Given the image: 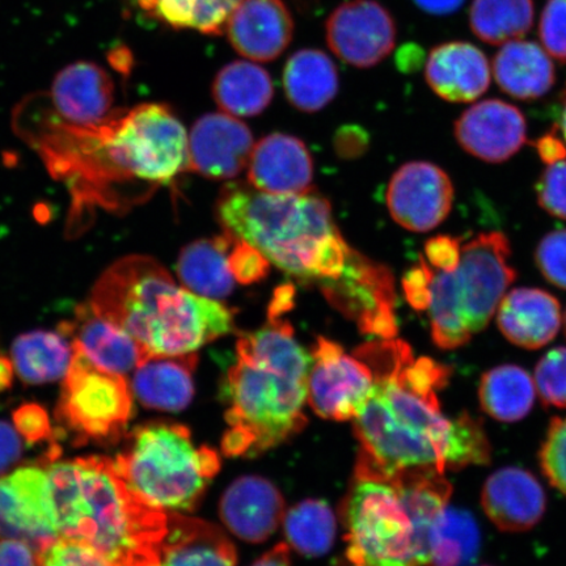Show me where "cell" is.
Wrapping results in <instances>:
<instances>
[{"label":"cell","instance_id":"cell-1","mask_svg":"<svg viewBox=\"0 0 566 566\" xmlns=\"http://www.w3.org/2000/svg\"><path fill=\"white\" fill-rule=\"evenodd\" d=\"M354 356L369 365L374 386L354 419L359 441L356 478L388 480L421 469L458 471L491 462L484 424L467 412L442 413L438 392L448 386L449 366L416 359L401 339H379Z\"/></svg>","mask_w":566,"mask_h":566},{"label":"cell","instance_id":"cell-2","mask_svg":"<svg viewBox=\"0 0 566 566\" xmlns=\"http://www.w3.org/2000/svg\"><path fill=\"white\" fill-rule=\"evenodd\" d=\"M20 129L49 172L69 188L76 210L126 208L125 189L132 195L136 187L168 186L188 169L186 127L165 104L112 112L91 125L41 117Z\"/></svg>","mask_w":566,"mask_h":566},{"label":"cell","instance_id":"cell-3","mask_svg":"<svg viewBox=\"0 0 566 566\" xmlns=\"http://www.w3.org/2000/svg\"><path fill=\"white\" fill-rule=\"evenodd\" d=\"M216 211L224 233L253 245L295 280L313 283L337 310L356 300L378 271L379 264L345 242L329 202L313 190L269 195L229 182Z\"/></svg>","mask_w":566,"mask_h":566},{"label":"cell","instance_id":"cell-4","mask_svg":"<svg viewBox=\"0 0 566 566\" xmlns=\"http://www.w3.org/2000/svg\"><path fill=\"white\" fill-rule=\"evenodd\" d=\"M310 354L285 318L269 315L263 328L239 338L237 363L228 374V457H256L306 427Z\"/></svg>","mask_w":566,"mask_h":566},{"label":"cell","instance_id":"cell-5","mask_svg":"<svg viewBox=\"0 0 566 566\" xmlns=\"http://www.w3.org/2000/svg\"><path fill=\"white\" fill-rule=\"evenodd\" d=\"M90 306L118 325L148 356H184L231 334L232 310L176 285L157 260L132 254L112 264L92 289Z\"/></svg>","mask_w":566,"mask_h":566},{"label":"cell","instance_id":"cell-6","mask_svg":"<svg viewBox=\"0 0 566 566\" xmlns=\"http://www.w3.org/2000/svg\"><path fill=\"white\" fill-rule=\"evenodd\" d=\"M42 465L52 481L61 537L88 544L112 566L157 554L169 513L134 493L115 459H55Z\"/></svg>","mask_w":566,"mask_h":566},{"label":"cell","instance_id":"cell-7","mask_svg":"<svg viewBox=\"0 0 566 566\" xmlns=\"http://www.w3.org/2000/svg\"><path fill=\"white\" fill-rule=\"evenodd\" d=\"M444 472L409 470L388 480L357 479L344 504L353 566H428L431 526L451 497Z\"/></svg>","mask_w":566,"mask_h":566},{"label":"cell","instance_id":"cell-8","mask_svg":"<svg viewBox=\"0 0 566 566\" xmlns=\"http://www.w3.org/2000/svg\"><path fill=\"white\" fill-rule=\"evenodd\" d=\"M125 441L115 459L119 475L148 505L167 513L193 511L221 469L218 452L197 448L180 423L140 424Z\"/></svg>","mask_w":566,"mask_h":566},{"label":"cell","instance_id":"cell-9","mask_svg":"<svg viewBox=\"0 0 566 566\" xmlns=\"http://www.w3.org/2000/svg\"><path fill=\"white\" fill-rule=\"evenodd\" d=\"M511 256V242L504 233L483 232L462 245L455 271L436 272L429 317L438 348L458 349L490 325L516 280Z\"/></svg>","mask_w":566,"mask_h":566},{"label":"cell","instance_id":"cell-10","mask_svg":"<svg viewBox=\"0 0 566 566\" xmlns=\"http://www.w3.org/2000/svg\"><path fill=\"white\" fill-rule=\"evenodd\" d=\"M56 420L81 443H115L125 437L133 415V391L125 375L98 369L74 350Z\"/></svg>","mask_w":566,"mask_h":566},{"label":"cell","instance_id":"cell-11","mask_svg":"<svg viewBox=\"0 0 566 566\" xmlns=\"http://www.w3.org/2000/svg\"><path fill=\"white\" fill-rule=\"evenodd\" d=\"M311 356L307 401L325 420H354L366 405L374 386L373 371L363 359L342 346L318 337Z\"/></svg>","mask_w":566,"mask_h":566},{"label":"cell","instance_id":"cell-12","mask_svg":"<svg viewBox=\"0 0 566 566\" xmlns=\"http://www.w3.org/2000/svg\"><path fill=\"white\" fill-rule=\"evenodd\" d=\"M0 536L39 551L59 539V513L44 465H23L0 476Z\"/></svg>","mask_w":566,"mask_h":566},{"label":"cell","instance_id":"cell-13","mask_svg":"<svg viewBox=\"0 0 566 566\" xmlns=\"http://www.w3.org/2000/svg\"><path fill=\"white\" fill-rule=\"evenodd\" d=\"M395 20L375 0H349L325 24L328 46L348 65L367 69L385 61L396 44Z\"/></svg>","mask_w":566,"mask_h":566},{"label":"cell","instance_id":"cell-14","mask_svg":"<svg viewBox=\"0 0 566 566\" xmlns=\"http://www.w3.org/2000/svg\"><path fill=\"white\" fill-rule=\"evenodd\" d=\"M454 195V186L442 168L429 161H410L389 181L387 207L402 229L428 232L449 217Z\"/></svg>","mask_w":566,"mask_h":566},{"label":"cell","instance_id":"cell-15","mask_svg":"<svg viewBox=\"0 0 566 566\" xmlns=\"http://www.w3.org/2000/svg\"><path fill=\"white\" fill-rule=\"evenodd\" d=\"M248 126L228 113H210L193 125L188 137V171L210 180H230L244 171L253 150Z\"/></svg>","mask_w":566,"mask_h":566},{"label":"cell","instance_id":"cell-16","mask_svg":"<svg viewBox=\"0 0 566 566\" xmlns=\"http://www.w3.org/2000/svg\"><path fill=\"white\" fill-rule=\"evenodd\" d=\"M454 133L458 144L472 157L502 163L525 145L527 123L516 106L490 98L465 109L457 119Z\"/></svg>","mask_w":566,"mask_h":566},{"label":"cell","instance_id":"cell-17","mask_svg":"<svg viewBox=\"0 0 566 566\" xmlns=\"http://www.w3.org/2000/svg\"><path fill=\"white\" fill-rule=\"evenodd\" d=\"M224 33L244 59L271 62L292 42L294 20L283 0H242L232 12Z\"/></svg>","mask_w":566,"mask_h":566},{"label":"cell","instance_id":"cell-18","mask_svg":"<svg viewBox=\"0 0 566 566\" xmlns=\"http://www.w3.org/2000/svg\"><path fill=\"white\" fill-rule=\"evenodd\" d=\"M59 331L70 339L75 352L105 371L126 375L148 357L136 339L97 315L90 303L77 306L73 321L63 322Z\"/></svg>","mask_w":566,"mask_h":566},{"label":"cell","instance_id":"cell-19","mask_svg":"<svg viewBox=\"0 0 566 566\" xmlns=\"http://www.w3.org/2000/svg\"><path fill=\"white\" fill-rule=\"evenodd\" d=\"M313 158L306 145L286 134H272L254 145L248 163V184L269 195L311 192Z\"/></svg>","mask_w":566,"mask_h":566},{"label":"cell","instance_id":"cell-20","mask_svg":"<svg viewBox=\"0 0 566 566\" xmlns=\"http://www.w3.org/2000/svg\"><path fill=\"white\" fill-rule=\"evenodd\" d=\"M481 505L495 527L505 533H523L541 522L547 497L533 473L506 467L485 481Z\"/></svg>","mask_w":566,"mask_h":566},{"label":"cell","instance_id":"cell-21","mask_svg":"<svg viewBox=\"0 0 566 566\" xmlns=\"http://www.w3.org/2000/svg\"><path fill=\"white\" fill-rule=\"evenodd\" d=\"M219 512L233 535L248 543H263L285 518V500L271 481L244 476L224 492Z\"/></svg>","mask_w":566,"mask_h":566},{"label":"cell","instance_id":"cell-22","mask_svg":"<svg viewBox=\"0 0 566 566\" xmlns=\"http://www.w3.org/2000/svg\"><path fill=\"white\" fill-rule=\"evenodd\" d=\"M424 80L446 102L472 103L491 86L490 61L470 42H444L431 49Z\"/></svg>","mask_w":566,"mask_h":566},{"label":"cell","instance_id":"cell-23","mask_svg":"<svg viewBox=\"0 0 566 566\" xmlns=\"http://www.w3.org/2000/svg\"><path fill=\"white\" fill-rule=\"evenodd\" d=\"M52 102L59 116L67 123H101L113 112L115 83L96 63L76 62L55 76Z\"/></svg>","mask_w":566,"mask_h":566},{"label":"cell","instance_id":"cell-24","mask_svg":"<svg viewBox=\"0 0 566 566\" xmlns=\"http://www.w3.org/2000/svg\"><path fill=\"white\" fill-rule=\"evenodd\" d=\"M562 323L560 302L542 289H514L499 304L497 324L502 335L523 349L536 350L549 344Z\"/></svg>","mask_w":566,"mask_h":566},{"label":"cell","instance_id":"cell-25","mask_svg":"<svg viewBox=\"0 0 566 566\" xmlns=\"http://www.w3.org/2000/svg\"><path fill=\"white\" fill-rule=\"evenodd\" d=\"M158 566H237V551L221 528L177 513L158 546Z\"/></svg>","mask_w":566,"mask_h":566},{"label":"cell","instance_id":"cell-26","mask_svg":"<svg viewBox=\"0 0 566 566\" xmlns=\"http://www.w3.org/2000/svg\"><path fill=\"white\" fill-rule=\"evenodd\" d=\"M196 353L184 356H148L134 370L132 391L142 406L180 412L195 395Z\"/></svg>","mask_w":566,"mask_h":566},{"label":"cell","instance_id":"cell-27","mask_svg":"<svg viewBox=\"0 0 566 566\" xmlns=\"http://www.w3.org/2000/svg\"><path fill=\"white\" fill-rule=\"evenodd\" d=\"M492 70L501 91L518 101H536L547 95L556 83L551 55L534 41L520 39L501 45Z\"/></svg>","mask_w":566,"mask_h":566},{"label":"cell","instance_id":"cell-28","mask_svg":"<svg viewBox=\"0 0 566 566\" xmlns=\"http://www.w3.org/2000/svg\"><path fill=\"white\" fill-rule=\"evenodd\" d=\"M233 238L223 235L188 244L177 260L176 272L182 287L212 301H221L235 289L229 254Z\"/></svg>","mask_w":566,"mask_h":566},{"label":"cell","instance_id":"cell-29","mask_svg":"<svg viewBox=\"0 0 566 566\" xmlns=\"http://www.w3.org/2000/svg\"><path fill=\"white\" fill-rule=\"evenodd\" d=\"M335 62L318 49H302L286 62L283 88L296 109L314 113L327 106L338 92Z\"/></svg>","mask_w":566,"mask_h":566},{"label":"cell","instance_id":"cell-30","mask_svg":"<svg viewBox=\"0 0 566 566\" xmlns=\"http://www.w3.org/2000/svg\"><path fill=\"white\" fill-rule=\"evenodd\" d=\"M74 348L61 332L32 331L12 344L11 360L27 385H45L66 377Z\"/></svg>","mask_w":566,"mask_h":566},{"label":"cell","instance_id":"cell-31","mask_svg":"<svg viewBox=\"0 0 566 566\" xmlns=\"http://www.w3.org/2000/svg\"><path fill=\"white\" fill-rule=\"evenodd\" d=\"M211 92L219 108L228 115L253 117L271 104L274 87L265 69L253 61H235L219 71Z\"/></svg>","mask_w":566,"mask_h":566},{"label":"cell","instance_id":"cell-32","mask_svg":"<svg viewBox=\"0 0 566 566\" xmlns=\"http://www.w3.org/2000/svg\"><path fill=\"white\" fill-rule=\"evenodd\" d=\"M479 399L481 408L492 419L501 422L521 421L534 407V380L520 366L494 367L481 378Z\"/></svg>","mask_w":566,"mask_h":566},{"label":"cell","instance_id":"cell-33","mask_svg":"<svg viewBox=\"0 0 566 566\" xmlns=\"http://www.w3.org/2000/svg\"><path fill=\"white\" fill-rule=\"evenodd\" d=\"M242 0H138L148 19L174 28L208 35L224 33L226 25Z\"/></svg>","mask_w":566,"mask_h":566},{"label":"cell","instance_id":"cell-34","mask_svg":"<svg viewBox=\"0 0 566 566\" xmlns=\"http://www.w3.org/2000/svg\"><path fill=\"white\" fill-rule=\"evenodd\" d=\"M534 18V0H472L470 9L473 34L495 46L525 38Z\"/></svg>","mask_w":566,"mask_h":566},{"label":"cell","instance_id":"cell-35","mask_svg":"<svg viewBox=\"0 0 566 566\" xmlns=\"http://www.w3.org/2000/svg\"><path fill=\"white\" fill-rule=\"evenodd\" d=\"M479 547L480 531L473 516L446 506L430 530L428 566H463L476 557Z\"/></svg>","mask_w":566,"mask_h":566},{"label":"cell","instance_id":"cell-36","mask_svg":"<svg viewBox=\"0 0 566 566\" xmlns=\"http://www.w3.org/2000/svg\"><path fill=\"white\" fill-rule=\"evenodd\" d=\"M285 534L289 543L301 555L323 556L334 546L335 514L323 501H303L286 513Z\"/></svg>","mask_w":566,"mask_h":566},{"label":"cell","instance_id":"cell-37","mask_svg":"<svg viewBox=\"0 0 566 566\" xmlns=\"http://www.w3.org/2000/svg\"><path fill=\"white\" fill-rule=\"evenodd\" d=\"M535 388L544 405L566 408V348L549 350L535 369Z\"/></svg>","mask_w":566,"mask_h":566},{"label":"cell","instance_id":"cell-38","mask_svg":"<svg viewBox=\"0 0 566 566\" xmlns=\"http://www.w3.org/2000/svg\"><path fill=\"white\" fill-rule=\"evenodd\" d=\"M539 459L551 485L566 495V417H556L549 423Z\"/></svg>","mask_w":566,"mask_h":566},{"label":"cell","instance_id":"cell-39","mask_svg":"<svg viewBox=\"0 0 566 566\" xmlns=\"http://www.w3.org/2000/svg\"><path fill=\"white\" fill-rule=\"evenodd\" d=\"M41 566H112L88 544L59 537L40 551Z\"/></svg>","mask_w":566,"mask_h":566},{"label":"cell","instance_id":"cell-40","mask_svg":"<svg viewBox=\"0 0 566 566\" xmlns=\"http://www.w3.org/2000/svg\"><path fill=\"white\" fill-rule=\"evenodd\" d=\"M539 39L552 60L566 63V0H547L539 20Z\"/></svg>","mask_w":566,"mask_h":566},{"label":"cell","instance_id":"cell-41","mask_svg":"<svg viewBox=\"0 0 566 566\" xmlns=\"http://www.w3.org/2000/svg\"><path fill=\"white\" fill-rule=\"evenodd\" d=\"M535 263L544 279L566 290V230L552 231L541 240Z\"/></svg>","mask_w":566,"mask_h":566},{"label":"cell","instance_id":"cell-42","mask_svg":"<svg viewBox=\"0 0 566 566\" xmlns=\"http://www.w3.org/2000/svg\"><path fill=\"white\" fill-rule=\"evenodd\" d=\"M541 208L566 221V160L547 166L536 184Z\"/></svg>","mask_w":566,"mask_h":566},{"label":"cell","instance_id":"cell-43","mask_svg":"<svg viewBox=\"0 0 566 566\" xmlns=\"http://www.w3.org/2000/svg\"><path fill=\"white\" fill-rule=\"evenodd\" d=\"M229 264L233 279L243 285H251L265 279L271 266L264 254L256 248L237 239H233Z\"/></svg>","mask_w":566,"mask_h":566},{"label":"cell","instance_id":"cell-44","mask_svg":"<svg viewBox=\"0 0 566 566\" xmlns=\"http://www.w3.org/2000/svg\"><path fill=\"white\" fill-rule=\"evenodd\" d=\"M13 427L23 441L33 446L51 441L53 427L46 410L34 402L19 407L12 415Z\"/></svg>","mask_w":566,"mask_h":566},{"label":"cell","instance_id":"cell-45","mask_svg":"<svg viewBox=\"0 0 566 566\" xmlns=\"http://www.w3.org/2000/svg\"><path fill=\"white\" fill-rule=\"evenodd\" d=\"M434 274L433 268L429 265L423 256H420L419 265L410 269L402 279V290H405L406 298L415 310H429Z\"/></svg>","mask_w":566,"mask_h":566},{"label":"cell","instance_id":"cell-46","mask_svg":"<svg viewBox=\"0 0 566 566\" xmlns=\"http://www.w3.org/2000/svg\"><path fill=\"white\" fill-rule=\"evenodd\" d=\"M424 254L429 265L437 269V272H452L462 256V243L454 237L438 235L424 244Z\"/></svg>","mask_w":566,"mask_h":566},{"label":"cell","instance_id":"cell-47","mask_svg":"<svg viewBox=\"0 0 566 566\" xmlns=\"http://www.w3.org/2000/svg\"><path fill=\"white\" fill-rule=\"evenodd\" d=\"M23 457V438L13 424L0 420V476L6 475Z\"/></svg>","mask_w":566,"mask_h":566},{"label":"cell","instance_id":"cell-48","mask_svg":"<svg viewBox=\"0 0 566 566\" xmlns=\"http://www.w3.org/2000/svg\"><path fill=\"white\" fill-rule=\"evenodd\" d=\"M0 566H41L40 551L24 541L3 537L0 541Z\"/></svg>","mask_w":566,"mask_h":566},{"label":"cell","instance_id":"cell-49","mask_svg":"<svg viewBox=\"0 0 566 566\" xmlns=\"http://www.w3.org/2000/svg\"><path fill=\"white\" fill-rule=\"evenodd\" d=\"M537 154L547 166L566 159V145L558 138L556 130H552L546 136L535 142Z\"/></svg>","mask_w":566,"mask_h":566},{"label":"cell","instance_id":"cell-50","mask_svg":"<svg viewBox=\"0 0 566 566\" xmlns=\"http://www.w3.org/2000/svg\"><path fill=\"white\" fill-rule=\"evenodd\" d=\"M413 2L430 15L446 17L459 11L465 0H413Z\"/></svg>","mask_w":566,"mask_h":566},{"label":"cell","instance_id":"cell-51","mask_svg":"<svg viewBox=\"0 0 566 566\" xmlns=\"http://www.w3.org/2000/svg\"><path fill=\"white\" fill-rule=\"evenodd\" d=\"M251 566H290V549L286 543H280L277 546L268 551L258 562Z\"/></svg>","mask_w":566,"mask_h":566},{"label":"cell","instance_id":"cell-52","mask_svg":"<svg viewBox=\"0 0 566 566\" xmlns=\"http://www.w3.org/2000/svg\"><path fill=\"white\" fill-rule=\"evenodd\" d=\"M13 371H15V367H13L12 360L0 356V392L7 391L12 386Z\"/></svg>","mask_w":566,"mask_h":566},{"label":"cell","instance_id":"cell-53","mask_svg":"<svg viewBox=\"0 0 566 566\" xmlns=\"http://www.w3.org/2000/svg\"><path fill=\"white\" fill-rule=\"evenodd\" d=\"M557 129L562 132L564 142L566 144V87L562 92V115L560 124H558Z\"/></svg>","mask_w":566,"mask_h":566},{"label":"cell","instance_id":"cell-54","mask_svg":"<svg viewBox=\"0 0 566 566\" xmlns=\"http://www.w3.org/2000/svg\"><path fill=\"white\" fill-rule=\"evenodd\" d=\"M122 566H158V555L142 557L138 560H134Z\"/></svg>","mask_w":566,"mask_h":566},{"label":"cell","instance_id":"cell-55","mask_svg":"<svg viewBox=\"0 0 566 566\" xmlns=\"http://www.w3.org/2000/svg\"><path fill=\"white\" fill-rule=\"evenodd\" d=\"M564 328H565V337H566V313L564 315Z\"/></svg>","mask_w":566,"mask_h":566},{"label":"cell","instance_id":"cell-56","mask_svg":"<svg viewBox=\"0 0 566 566\" xmlns=\"http://www.w3.org/2000/svg\"><path fill=\"white\" fill-rule=\"evenodd\" d=\"M484 566H488V565H484Z\"/></svg>","mask_w":566,"mask_h":566}]
</instances>
